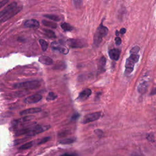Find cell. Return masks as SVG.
Wrapping results in <instances>:
<instances>
[{
    "instance_id": "cell-1",
    "label": "cell",
    "mask_w": 156,
    "mask_h": 156,
    "mask_svg": "<svg viewBox=\"0 0 156 156\" xmlns=\"http://www.w3.org/2000/svg\"><path fill=\"white\" fill-rule=\"evenodd\" d=\"M108 28L102 24H101L98 28L93 38V43L96 46H98L103 40V37H106L108 33Z\"/></svg>"
},
{
    "instance_id": "cell-2",
    "label": "cell",
    "mask_w": 156,
    "mask_h": 156,
    "mask_svg": "<svg viewBox=\"0 0 156 156\" xmlns=\"http://www.w3.org/2000/svg\"><path fill=\"white\" fill-rule=\"evenodd\" d=\"M139 55L137 54H132L131 55L128 57L126 62L125 65V75H129L132 71H133L135 64L139 60Z\"/></svg>"
},
{
    "instance_id": "cell-3",
    "label": "cell",
    "mask_w": 156,
    "mask_h": 156,
    "mask_svg": "<svg viewBox=\"0 0 156 156\" xmlns=\"http://www.w3.org/2000/svg\"><path fill=\"white\" fill-rule=\"evenodd\" d=\"M40 86V83L38 81H29L15 84L13 87L17 89H35Z\"/></svg>"
},
{
    "instance_id": "cell-4",
    "label": "cell",
    "mask_w": 156,
    "mask_h": 156,
    "mask_svg": "<svg viewBox=\"0 0 156 156\" xmlns=\"http://www.w3.org/2000/svg\"><path fill=\"white\" fill-rule=\"evenodd\" d=\"M50 128V126H32L30 130L26 134V137H33L37 134H38L42 132L48 130Z\"/></svg>"
},
{
    "instance_id": "cell-5",
    "label": "cell",
    "mask_w": 156,
    "mask_h": 156,
    "mask_svg": "<svg viewBox=\"0 0 156 156\" xmlns=\"http://www.w3.org/2000/svg\"><path fill=\"white\" fill-rule=\"evenodd\" d=\"M101 116V112H95L93 113H90L84 116L83 119V123L87 124L92 121H95L98 120Z\"/></svg>"
},
{
    "instance_id": "cell-6",
    "label": "cell",
    "mask_w": 156,
    "mask_h": 156,
    "mask_svg": "<svg viewBox=\"0 0 156 156\" xmlns=\"http://www.w3.org/2000/svg\"><path fill=\"white\" fill-rule=\"evenodd\" d=\"M68 45L71 48H83L86 46V43L81 40H77V39H69L67 41Z\"/></svg>"
},
{
    "instance_id": "cell-7",
    "label": "cell",
    "mask_w": 156,
    "mask_h": 156,
    "mask_svg": "<svg viewBox=\"0 0 156 156\" xmlns=\"http://www.w3.org/2000/svg\"><path fill=\"white\" fill-rule=\"evenodd\" d=\"M51 48L53 50L57 51L64 54H67L69 52L68 49H67L63 45H62L59 42H54L51 43Z\"/></svg>"
},
{
    "instance_id": "cell-8",
    "label": "cell",
    "mask_w": 156,
    "mask_h": 156,
    "mask_svg": "<svg viewBox=\"0 0 156 156\" xmlns=\"http://www.w3.org/2000/svg\"><path fill=\"white\" fill-rule=\"evenodd\" d=\"M42 99V95L39 94H36V95H33L29 96L27 98H26L24 99V102L26 104H34V103H37L39 101H40Z\"/></svg>"
},
{
    "instance_id": "cell-9",
    "label": "cell",
    "mask_w": 156,
    "mask_h": 156,
    "mask_svg": "<svg viewBox=\"0 0 156 156\" xmlns=\"http://www.w3.org/2000/svg\"><path fill=\"white\" fill-rule=\"evenodd\" d=\"M16 7H17V3L15 2L12 3L11 4L7 6L2 11L0 12V18L3 17L9 13L10 12L15 9Z\"/></svg>"
},
{
    "instance_id": "cell-10",
    "label": "cell",
    "mask_w": 156,
    "mask_h": 156,
    "mask_svg": "<svg viewBox=\"0 0 156 156\" xmlns=\"http://www.w3.org/2000/svg\"><path fill=\"white\" fill-rule=\"evenodd\" d=\"M91 90L89 89H86L79 93V96L77 97V99L81 101H85L91 95Z\"/></svg>"
},
{
    "instance_id": "cell-11",
    "label": "cell",
    "mask_w": 156,
    "mask_h": 156,
    "mask_svg": "<svg viewBox=\"0 0 156 156\" xmlns=\"http://www.w3.org/2000/svg\"><path fill=\"white\" fill-rule=\"evenodd\" d=\"M25 26L29 28H37L39 27V22L34 19L28 20L25 22Z\"/></svg>"
},
{
    "instance_id": "cell-12",
    "label": "cell",
    "mask_w": 156,
    "mask_h": 156,
    "mask_svg": "<svg viewBox=\"0 0 156 156\" xmlns=\"http://www.w3.org/2000/svg\"><path fill=\"white\" fill-rule=\"evenodd\" d=\"M121 51L118 49H112L110 50L108 54L110 57L113 60H118L120 56Z\"/></svg>"
},
{
    "instance_id": "cell-13",
    "label": "cell",
    "mask_w": 156,
    "mask_h": 156,
    "mask_svg": "<svg viewBox=\"0 0 156 156\" xmlns=\"http://www.w3.org/2000/svg\"><path fill=\"white\" fill-rule=\"evenodd\" d=\"M41 108L38 107H34V108H30L28 109H26V110L22 111L20 112V114L21 115H25L28 114H33V113H36L41 112Z\"/></svg>"
},
{
    "instance_id": "cell-14",
    "label": "cell",
    "mask_w": 156,
    "mask_h": 156,
    "mask_svg": "<svg viewBox=\"0 0 156 156\" xmlns=\"http://www.w3.org/2000/svg\"><path fill=\"white\" fill-rule=\"evenodd\" d=\"M34 118V116H25V117H23V118L18 119L17 120H15L14 121H13V127H15L17 124L21 123H25V122H28V121H30V120H32Z\"/></svg>"
},
{
    "instance_id": "cell-15",
    "label": "cell",
    "mask_w": 156,
    "mask_h": 156,
    "mask_svg": "<svg viewBox=\"0 0 156 156\" xmlns=\"http://www.w3.org/2000/svg\"><path fill=\"white\" fill-rule=\"evenodd\" d=\"M38 60L41 64L43 65H50L53 64L52 59L51 57L48 56H43L40 57Z\"/></svg>"
},
{
    "instance_id": "cell-16",
    "label": "cell",
    "mask_w": 156,
    "mask_h": 156,
    "mask_svg": "<svg viewBox=\"0 0 156 156\" xmlns=\"http://www.w3.org/2000/svg\"><path fill=\"white\" fill-rule=\"evenodd\" d=\"M21 10V8H19V7H16L15 9H13V11H12L11 12H10L9 13H7V15H6L5 16H4V18H3V20H1L2 22L5 21L7 20H9V18H12V17H13L15 15H16L17 13H18Z\"/></svg>"
},
{
    "instance_id": "cell-17",
    "label": "cell",
    "mask_w": 156,
    "mask_h": 156,
    "mask_svg": "<svg viewBox=\"0 0 156 156\" xmlns=\"http://www.w3.org/2000/svg\"><path fill=\"white\" fill-rule=\"evenodd\" d=\"M148 84L146 82H143L140 83L138 86V91L141 93V94H144L147 90Z\"/></svg>"
},
{
    "instance_id": "cell-18",
    "label": "cell",
    "mask_w": 156,
    "mask_h": 156,
    "mask_svg": "<svg viewBox=\"0 0 156 156\" xmlns=\"http://www.w3.org/2000/svg\"><path fill=\"white\" fill-rule=\"evenodd\" d=\"M106 63V59L104 57H102L98 62V70L100 72H104V68Z\"/></svg>"
},
{
    "instance_id": "cell-19",
    "label": "cell",
    "mask_w": 156,
    "mask_h": 156,
    "mask_svg": "<svg viewBox=\"0 0 156 156\" xmlns=\"http://www.w3.org/2000/svg\"><path fill=\"white\" fill-rule=\"evenodd\" d=\"M42 24L45 26H47V27H49V28H51L52 29H55L57 27V25L56 23L46 21V20H43Z\"/></svg>"
},
{
    "instance_id": "cell-20",
    "label": "cell",
    "mask_w": 156,
    "mask_h": 156,
    "mask_svg": "<svg viewBox=\"0 0 156 156\" xmlns=\"http://www.w3.org/2000/svg\"><path fill=\"white\" fill-rule=\"evenodd\" d=\"M44 33H45V34L49 38H56V36L55 35V33H54L52 30H50V29H44Z\"/></svg>"
},
{
    "instance_id": "cell-21",
    "label": "cell",
    "mask_w": 156,
    "mask_h": 156,
    "mask_svg": "<svg viewBox=\"0 0 156 156\" xmlns=\"http://www.w3.org/2000/svg\"><path fill=\"white\" fill-rule=\"evenodd\" d=\"M75 141V140L74 138H66L60 140L59 142V143L60 144H63V145H69L74 143Z\"/></svg>"
},
{
    "instance_id": "cell-22",
    "label": "cell",
    "mask_w": 156,
    "mask_h": 156,
    "mask_svg": "<svg viewBox=\"0 0 156 156\" xmlns=\"http://www.w3.org/2000/svg\"><path fill=\"white\" fill-rule=\"evenodd\" d=\"M39 43H40V44L42 51H46V50H47L48 47V43L46 42L45 40H43V39H40V40H39Z\"/></svg>"
},
{
    "instance_id": "cell-23",
    "label": "cell",
    "mask_w": 156,
    "mask_h": 156,
    "mask_svg": "<svg viewBox=\"0 0 156 156\" xmlns=\"http://www.w3.org/2000/svg\"><path fill=\"white\" fill-rule=\"evenodd\" d=\"M61 28L65 31H71L73 29V28L71 25H69L68 23H62V24L61 25Z\"/></svg>"
},
{
    "instance_id": "cell-24",
    "label": "cell",
    "mask_w": 156,
    "mask_h": 156,
    "mask_svg": "<svg viewBox=\"0 0 156 156\" xmlns=\"http://www.w3.org/2000/svg\"><path fill=\"white\" fill-rule=\"evenodd\" d=\"M33 146V142H29L26 143L25 144L21 145L19 149L21 150H27L29 149V148Z\"/></svg>"
},
{
    "instance_id": "cell-25",
    "label": "cell",
    "mask_w": 156,
    "mask_h": 156,
    "mask_svg": "<svg viewBox=\"0 0 156 156\" xmlns=\"http://www.w3.org/2000/svg\"><path fill=\"white\" fill-rule=\"evenodd\" d=\"M44 17L55 21H59L60 20V18L56 15H45Z\"/></svg>"
},
{
    "instance_id": "cell-26",
    "label": "cell",
    "mask_w": 156,
    "mask_h": 156,
    "mask_svg": "<svg viewBox=\"0 0 156 156\" xmlns=\"http://www.w3.org/2000/svg\"><path fill=\"white\" fill-rule=\"evenodd\" d=\"M57 98V95L55 94V93L53 92H50L48 93V95L46 97V100L47 101H53L55 99Z\"/></svg>"
},
{
    "instance_id": "cell-27",
    "label": "cell",
    "mask_w": 156,
    "mask_h": 156,
    "mask_svg": "<svg viewBox=\"0 0 156 156\" xmlns=\"http://www.w3.org/2000/svg\"><path fill=\"white\" fill-rule=\"evenodd\" d=\"M82 3V0H73V3L77 8H79L81 6Z\"/></svg>"
},
{
    "instance_id": "cell-28",
    "label": "cell",
    "mask_w": 156,
    "mask_h": 156,
    "mask_svg": "<svg viewBox=\"0 0 156 156\" xmlns=\"http://www.w3.org/2000/svg\"><path fill=\"white\" fill-rule=\"evenodd\" d=\"M50 139H51L50 137H44V138H43L40 140V142H39L38 143V145H42V144H43V143H46V142H48Z\"/></svg>"
},
{
    "instance_id": "cell-29",
    "label": "cell",
    "mask_w": 156,
    "mask_h": 156,
    "mask_svg": "<svg viewBox=\"0 0 156 156\" xmlns=\"http://www.w3.org/2000/svg\"><path fill=\"white\" fill-rule=\"evenodd\" d=\"M140 51V48L138 47V46H134V47L132 48L130 50V54H137L138 52V51Z\"/></svg>"
},
{
    "instance_id": "cell-30",
    "label": "cell",
    "mask_w": 156,
    "mask_h": 156,
    "mask_svg": "<svg viewBox=\"0 0 156 156\" xmlns=\"http://www.w3.org/2000/svg\"><path fill=\"white\" fill-rule=\"evenodd\" d=\"M28 138H23L22 139L17 140H16V141H15V145H18L20 143H22V142H23L24 141H26V140H28Z\"/></svg>"
},
{
    "instance_id": "cell-31",
    "label": "cell",
    "mask_w": 156,
    "mask_h": 156,
    "mask_svg": "<svg viewBox=\"0 0 156 156\" xmlns=\"http://www.w3.org/2000/svg\"><path fill=\"white\" fill-rule=\"evenodd\" d=\"M115 43L117 45H120L121 43V39L118 37H117L115 38Z\"/></svg>"
},
{
    "instance_id": "cell-32",
    "label": "cell",
    "mask_w": 156,
    "mask_h": 156,
    "mask_svg": "<svg viewBox=\"0 0 156 156\" xmlns=\"http://www.w3.org/2000/svg\"><path fill=\"white\" fill-rule=\"evenodd\" d=\"M9 0H2L1 1H0V9L3 7L7 3H8Z\"/></svg>"
},
{
    "instance_id": "cell-33",
    "label": "cell",
    "mask_w": 156,
    "mask_h": 156,
    "mask_svg": "<svg viewBox=\"0 0 156 156\" xmlns=\"http://www.w3.org/2000/svg\"><path fill=\"white\" fill-rule=\"evenodd\" d=\"M95 133L96 134H97L99 137H101V135H103V131L99 130V129H97V130H95Z\"/></svg>"
},
{
    "instance_id": "cell-34",
    "label": "cell",
    "mask_w": 156,
    "mask_h": 156,
    "mask_svg": "<svg viewBox=\"0 0 156 156\" xmlns=\"http://www.w3.org/2000/svg\"><path fill=\"white\" fill-rule=\"evenodd\" d=\"M79 115L78 113H75L73 116H72V120H77L78 118H79Z\"/></svg>"
},
{
    "instance_id": "cell-35",
    "label": "cell",
    "mask_w": 156,
    "mask_h": 156,
    "mask_svg": "<svg viewBox=\"0 0 156 156\" xmlns=\"http://www.w3.org/2000/svg\"><path fill=\"white\" fill-rule=\"evenodd\" d=\"M126 32V29L125 28H121V30H120V33H121V34H125Z\"/></svg>"
},
{
    "instance_id": "cell-36",
    "label": "cell",
    "mask_w": 156,
    "mask_h": 156,
    "mask_svg": "<svg viewBox=\"0 0 156 156\" xmlns=\"http://www.w3.org/2000/svg\"><path fill=\"white\" fill-rule=\"evenodd\" d=\"M156 95V88L152 90V91L151 92V95Z\"/></svg>"
},
{
    "instance_id": "cell-37",
    "label": "cell",
    "mask_w": 156,
    "mask_h": 156,
    "mask_svg": "<svg viewBox=\"0 0 156 156\" xmlns=\"http://www.w3.org/2000/svg\"><path fill=\"white\" fill-rule=\"evenodd\" d=\"M116 35L117 36L118 35V30H116Z\"/></svg>"
}]
</instances>
